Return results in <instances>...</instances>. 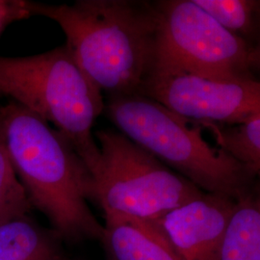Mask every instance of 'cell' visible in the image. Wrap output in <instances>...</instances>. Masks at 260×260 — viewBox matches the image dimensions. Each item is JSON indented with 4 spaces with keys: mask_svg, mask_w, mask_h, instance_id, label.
I'll use <instances>...</instances> for the list:
<instances>
[{
    "mask_svg": "<svg viewBox=\"0 0 260 260\" xmlns=\"http://www.w3.org/2000/svg\"><path fill=\"white\" fill-rule=\"evenodd\" d=\"M236 201L205 192L149 222L179 259L213 260Z\"/></svg>",
    "mask_w": 260,
    "mask_h": 260,
    "instance_id": "8",
    "label": "cell"
},
{
    "mask_svg": "<svg viewBox=\"0 0 260 260\" xmlns=\"http://www.w3.org/2000/svg\"><path fill=\"white\" fill-rule=\"evenodd\" d=\"M209 130L218 148L258 175L260 170V113L234 124L196 122Z\"/></svg>",
    "mask_w": 260,
    "mask_h": 260,
    "instance_id": "12",
    "label": "cell"
},
{
    "mask_svg": "<svg viewBox=\"0 0 260 260\" xmlns=\"http://www.w3.org/2000/svg\"><path fill=\"white\" fill-rule=\"evenodd\" d=\"M0 94L10 96L61 132L89 171L100 157L93 135L103 94L63 45L27 57L0 56Z\"/></svg>",
    "mask_w": 260,
    "mask_h": 260,
    "instance_id": "4",
    "label": "cell"
},
{
    "mask_svg": "<svg viewBox=\"0 0 260 260\" xmlns=\"http://www.w3.org/2000/svg\"><path fill=\"white\" fill-rule=\"evenodd\" d=\"M0 135L32 207L71 241L101 239L103 225L91 201L90 174L65 136L18 103L0 106Z\"/></svg>",
    "mask_w": 260,
    "mask_h": 260,
    "instance_id": "2",
    "label": "cell"
},
{
    "mask_svg": "<svg viewBox=\"0 0 260 260\" xmlns=\"http://www.w3.org/2000/svg\"><path fill=\"white\" fill-rule=\"evenodd\" d=\"M100 157L90 174L91 201L104 214L154 221L205 192L116 129L93 133Z\"/></svg>",
    "mask_w": 260,
    "mask_h": 260,
    "instance_id": "5",
    "label": "cell"
},
{
    "mask_svg": "<svg viewBox=\"0 0 260 260\" xmlns=\"http://www.w3.org/2000/svg\"><path fill=\"white\" fill-rule=\"evenodd\" d=\"M31 208L0 135V223L27 216Z\"/></svg>",
    "mask_w": 260,
    "mask_h": 260,
    "instance_id": "14",
    "label": "cell"
},
{
    "mask_svg": "<svg viewBox=\"0 0 260 260\" xmlns=\"http://www.w3.org/2000/svg\"><path fill=\"white\" fill-rule=\"evenodd\" d=\"M33 17L27 0H0V38L11 23Z\"/></svg>",
    "mask_w": 260,
    "mask_h": 260,
    "instance_id": "15",
    "label": "cell"
},
{
    "mask_svg": "<svg viewBox=\"0 0 260 260\" xmlns=\"http://www.w3.org/2000/svg\"><path fill=\"white\" fill-rule=\"evenodd\" d=\"M0 260H64L54 236L27 216L0 223Z\"/></svg>",
    "mask_w": 260,
    "mask_h": 260,
    "instance_id": "11",
    "label": "cell"
},
{
    "mask_svg": "<svg viewBox=\"0 0 260 260\" xmlns=\"http://www.w3.org/2000/svg\"><path fill=\"white\" fill-rule=\"evenodd\" d=\"M103 248L108 260H180L155 226L119 214H104Z\"/></svg>",
    "mask_w": 260,
    "mask_h": 260,
    "instance_id": "9",
    "label": "cell"
},
{
    "mask_svg": "<svg viewBox=\"0 0 260 260\" xmlns=\"http://www.w3.org/2000/svg\"><path fill=\"white\" fill-rule=\"evenodd\" d=\"M104 113L124 136L205 193L238 200L256 174L204 138V128L142 94L107 99Z\"/></svg>",
    "mask_w": 260,
    "mask_h": 260,
    "instance_id": "3",
    "label": "cell"
},
{
    "mask_svg": "<svg viewBox=\"0 0 260 260\" xmlns=\"http://www.w3.org/2000/svg\"><path fill=\"white\" fill-rule=\"evenodd\" d=\"M213 260H260V199L256 187L236 201Z\"/></svg>",
    "mask_w": 260,
    "mask_h": 260,
    "instance_id": "10",
    "label": "cell"
},
{
    "mask_svg": "<svg viewBox=\"0 0 260 260\" xmlns=\"http://www.w3.org/2000/svg\"><path fill=\"white\" fill-rule=\"evenodd\" d=\"M222 27L259 47V0H193Z\"/></svg>",
    "mask_w": 260,
    "mask_h": 260,
    "instance_id": "13",
    "label": "cell"
},
{
    "mask_svg": "<svg viewBox=\"0 0 260 260\" xmlns=\"http://www.w3.org/2000/svg\"><path fill=\"white\" fill-rule=\"evenodd\" d=\"M138 94L193 122L234 124L260 113L258 79L176 73L150 75Z\"/></svg>",
    "mask_w": 260,
    "mask_h": 260,
    "instance_id": "7",
    "label": "cell"
},
{
    "mask_svg": "<svg viewBox=\"0 0 260 260\" xmlns=\"http://www.w3.org/2000/svg\"><path fill=\"white\" fill-rule=\"evenodd\" d=\"M32 16L57 22L75 62L107 99L138 94L153 63L156 18L152 1H30Z\"/></svg>",
    "mask_w": 260,
    "mask_h": 260,
    "instance_id": "1",
    "label": "cell"
},
{
    "mask_svg": "<svg viewBox=\"0 0 260 260\" xmlns=\"http://www.w3.org/2000/svg\"><path fill=\"white\" fill-rule=\"evenodd\" d=\"M152 4L156 35L149 75L184 73L257 79L259 47L230 33L193 0H157Z\"/></svg>",
    "mask_w": 260,
    "mask_h": 260,
    "instance_id": "6",
    "label": "cell"
}]
</instances>
